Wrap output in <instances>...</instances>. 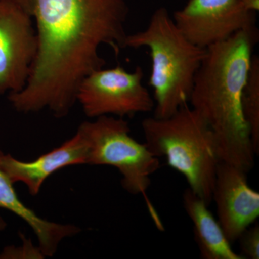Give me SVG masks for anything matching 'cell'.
I'll list each match as a JSON object with an SVG mask.
<instances>
[{
  "mask_svg": "<svg viewBox=\"0 0 259 259\" xmlns=\"http://www.w3.org/2000/svg\"><path fill=\"white\" fill-rule=\"evenodd\" d=\"M183 205L193 224L194 238L201 258L243 259L233 249L222 227L209 210L205 202L187 188L183 194Z\"/></svg>",
  "mask_w": 259,
  "mask_h": 259,
  "instance_id": "11",
  "label": "cell"
},
{
  "mask_svg": "<svg viewBox=\"0 0 259 259\" xmlns=\"http://www.w3.org/2000/svg\"><path fill=\"white\" fill-rule=\"evenodd\" d=\"M7 223L5 222V220L0 216V231H3L6 228Z\"/></svg>",
  "mask_w": 259,
  "mask_h": 259,
  "instance_id": "16",
  "label": "cell"
},
{
  "mask_svg": "<svg viewBox=\"0 0 259 259\" xmlns=\"http://www.w3.org/2000/svg\"><path fill=\"white\" fill-rule=\"evenodd\" d=\"M144 74L137 66L128 72L118 65L109 69H99L83 79L76 100L89 117L115 115L123 118L153 111L155 102L143 84Z\"/></svg>",
  "mask_w": 259,
  "mask_h": 259,
  "instance_id": "6",
  "label": "cell"
},
{
  "mask_svg": "<svg viewBox=\"0 0 259 259\" xmlns=\"http://www.w3.org/2000/svg\"><path fill=\"white\" fill-rule=\"evenodd\" d=\"M243 259L259 258V226L258 223L248 227L238 238Z\"/></svg>",
  "mask_w": 259,
  "mask_h": 259,
  "instance_id": "14",
  "label": "cell"
},
{
  "mask_svg": "<svg viewBox=\"0 0 259 259\" xmlns=\"http://www.w3.org/2000/svg\"><path fill=\"white\" fill-rule=\"evenodd\" d=\"M32 18L9 0H0V95L21 91L37 50Z\"/></svg>",
  "mask_w": 259,
  "mask_h": 259,
  "instance_id": "8",
  "label": "cell"
},
{
  "mask_svg": "<svg viewBox=\"0 0 259 259\" xmlns=\"http://www.w3.org/2000/svg\"><path fill=\"white\" fill-rule=\"evenodd\" d=\"M258 30H242L207 49L194 78L190 103L207 124L220 161L246 173L256 153L242 110V95L249 74Z\"/></svg>",
  "mask_w": 259,
  "mask_h": 259,
  "instance_id": "2",
  "label": "cell"
},
{
  "mask_svg": "<svg viewBox=\"0 0 259 259\" xmlns=\"http://www.w3.org/2000/svg\"><path fill=\"white\" fill-rule=\"evenodd\" d=\"M88 146L82 135L77 131L74 136L66 142L42 155L34 161H19L10 154L0 155V166L10 180L23 182L29 193L37 195L42 184L53 174L64 167L87 164Z\"/></svg>",
  "mask_w": 259,
  "mask_h": 259,
  "instance_id": "10",
  "label": "cell"
},
{
  "mask_svg": "<svg viewBox=\"0 0 259 259\" xmlns=\"http://www.w3.org/2000/svg\"><path fill=\"white\" fill-rule=\"evenodd\" d=\"M78 131L88 146L87 164L117 168L122 175V187L130 194L144 196L153 219L161 226L146 194L151 177L159 168V158L153 156L145 143L131 136L128 122L122 117L100 116L93 122H82Z\"/></svg>",
  "mask_w": 259,
  "mask_h": 259,
  "instance_id": "5",
  "label": "cell"
},
{
  "mask_svg": "<svg viewBox=\"0 0 259 259\" xmlns=\"http://www.w3.org/2000/svg\"><path fill=\"white\" fill-rule=\"evenodd\" d=\"M36 22L37 50L26 85L8 100L23 113L49 109L66 117L88 75L103 69L99 49L125 48L127 0H9Z\"/></svg>",
  "mask_w": 259,
  "mask_h": 259,
  "instance_id": "1",
  "label": "cell"
},
{
  "mask_svg": "<svg viewBox=\"0 0 259 259\" xmlns=\"http://www.w3.org/2000/svg\"><path fill=\"white\" fill-rule=\"evenodd\" d=\"M0 151V155L2 154ZM0 208L6 209L22 218L32 228L44 256H53L64 238L78 234L81 230L74 225L50 222L37 215L19 199L13 183L0 166Z\"/></svg>",
  "mask_w": 259,
  "mask_h": 259,
  "instance_id": "12",
  "label": "cell"
},
{
  "mask_svg": "<svg viewBox=\"0 0 259 259\" xmlns=\"http://www.w3.org/2000/svg\"><path fill=\"white\" fill-rule=\"evenodd\" d=\"M239 2L248 11L256 13L259 10V0H239Z\"/></svg>",
  "mask_w": 259,
  "mask_h": 259,
  "instance_id": "15",
  "label": "cell"
},
{
  "mask_svg": "<svg viewBox=\"0 0 259 259\" xmlns=\"http://www.w3.org/2000/svg\"><path fill=\"white\" fill-rule=\"evenodd\" d=\"M172 18L191 42L203 49L242 30L256 28L255 13L245 9L239 0H189Z\"/></svg>",
  "mask_w": 259,
  "mask_h": 259,
  "instance_id": "7",
  "label": "cell"
},
{
  "mask_svg": "<svg viewBox=\"0 0 259 259\" xmlns=\"http://www.w3.org/2000/svg\"><path fill=\"white\" fill-rule=\"evenodd\" d=\"M148 48L151 59L150 86L154 116L166 118L190 102L194 78L207 49L194 45L177 28L168 10L161 7L142 31L127 35L125 48Z\"/></svg>",
  "mask_w": 259,
  "mask_h": 259,
  "instance_id": "3",
  "label": "cell"
},
{
  "mask_svg": "<svg viewBox=\"0 0 259 259\" xmlns=\"http://www.w3.org/2000/svg\"><path fill=\"white\" fill-rule=\"evenodd\" d=\"M141 125L145 144L153 156L164 158L209 206L220 160L207 124L186 105L170 117H148Z\"/></svg>",
  "mask_w": 259,
  "mask_h": 259,
  "instance_id": "4",
  "label": "cell"
},
{
  "mask_svg": "<svg viewBox=\"0 0 259 259\" xmlns=\"http://www.w3.org/2000/svg\"><path fill=\"white\" fill-rule=\"evenodd\" d=\"M242 110L256 155L259 153V59L253 56L243 95Z\"/></svg>",
  "mask_w": 259,
  "mask_h": 259,
  "instance_id": "13",
  "label": "cell"
},
{
  "mask_svg": "<svg viewBox=\"0 0 259 259\" xmlns=\"http://www.w3.org/2000/svg\"><path fill=\"white\" fill-rule=\"evenodd\" d=\"M247 173L220 161L212 190L218 222L233 243L259 216V193L248 185Z\"/></svg>",
  "mask_w": 259,
  "mask_h": 259,
  "instance_id": "9",
  "label": "cell"
}]
</instances>
